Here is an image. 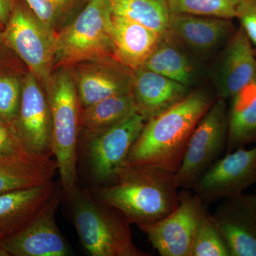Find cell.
I'll list each match as a JSON object with an SVG mask.
<instances>
[{
  "label": "cell",
  "instance_id": "ba28073f",
  "mask_svg": "<svg viewBox=\"0 0 256 256\" xmlns=\"http://www.w3.org/2000/svg\"><path fill=\"white\" fill-rule=\"evenodd\" d=\"M6 24L2 38L44 88L54 69L56 34L37 18L26 4V6L14 4Z\"/></svg>",
  "mask_w": 256,
  "mask_h": 256
},
{
  "label": "cell",
  "instance_id": "44dd1931",
  "mask_svg": "<svg viewBox=\"0 0 256 256\" xmlns=\"http://www.w3.org/2000/svg\"><path fill=\"white\" fill-rule=\"evenodd\" d=\"M229 100L225 154L256 144V78Z\"/></svg>",
  "mask_w": 256,
  "mask_h": 256
},
{
  "label": "cell",
  "instance_id": "52a82bcc",
  "mask_svg": "<svg viewBox=\"0 0 256 256\" xmlns=\"http://www.w3.org/2000/svg\"><path fill=\"white\" fill-rule=\"evenodd\" d=\"M228 104L217 98L192 133L176 172L178 188L192 190L223 156L228 142Z\"/></svg>",
  "mask_w": 256,
  "mask_h": 256
},
{
  "label": "cell",
  "instance_id": "cb8c5ba5",
  "mask_svg": "<svg viewBox=\"0 0 256 256\" xmlns=\"http://www.w3.org/2000/svg\"><path fill=\"white\" fill-rule=\"evenodd\" d=\"M112 14L134 22L162 34L169 30L166 0H108Z\"/></svg>",
  "mask_w": 256,
  "mask_h": 256
},
{
  "label": "cell",
  "instance_id": "1f68e13d",
  "mask_svg": "<svg viewBox=\"0 0 256 256\" xmlns=\"http://www.w3.org/2000/svg\"><path fill=\"white\" fill-rule=\"evenodd\" d=\"M0 256H10L9 254L2 246L1 242H0Z\"/></svg>",
  "mask_w": 256,
  "mask_h": 256
},
{
  "label": "cell",
  "instance_id": "30bf717a",
  "mask_svg": "<svg viewBox=\"0 0 256 256\" xmlns=\"http://www.w3.org/2000/svg\"><path fill=\"white\" fill-rule=\"evenodd\" d=\"M12 126L30 154L52 158V121L50 106L44 89L30 72L22 84L20 109Z\"/></svg>",
  "mask_w": 256,
  "mask_h": 256
},
{
  "label": "cell",
  "instance_id": "d6986e66",
  "mask_svg": "<svg viewBox=\"0 0 256 256\" xmlns=\"http://www.w3.org/2000/svg\"><path fill=\"white\" fill-rule=\"evenodd\" d=\"M56 184L0 194V242L31 222L53 195Z\"/></svg>",
  "mask_w": 256,
  "mask_h": 256
},
{
  "label": "cell",
  "instance_id": "d4e9b609",
  "mask_svg": "<svg viewBox=\"0 0 256 256\" xmlns=\"http://www.w3.org/2000/svg\"><path fill=\"white\" fill-rule=\"evenodd\" d=\"M89 0H24L37 18L55 34L70 23Z\"/></svg>",
  "mask_w": 256,
  "mask_h": 256
},
{
  "label": "cell",
  "instance_id": "ac0fdd59",
  "mask_svg": "<svg viewBox=\"0 0 256 256\" xmlns=\"http://www.w3.org/2000/svg\"><path fill=\"white\" fill-rule=\"evenodd\" d=\"M142 67L192 90L205 75L201 62L170 30L161 35L156 48Z\"/></svg>",
  "mask_w": 256,
  "mask_h": 256
},
{
  "label": "cell",
  "instance_id": "484cf974",
  "mask_svg": "<svg viewBox=\"0 0 256 256\" xmlns=\"http://www.w3.org/2000/svg\"><path fill=\"white\" fill-rule=\"evenodd\" d=\"M240 0H166L170 14L233 20Z\"/></svg>",
  "mask_w": 256,
  "mask_h": 256
},
{
  "label": "cell",
  "instance_id": "2e32d148",
  "mask_svg": "<svg viewBox=\"0 0 256 256\" xmlns=\"http://www.w3.org/2000/svg\"><path fill=\"white\" fill-rule=\"evenodd\" d=\"M256 78L255 48L239 28L222 48L214 73L217 98L229 100Z\"/></svg>",
  "mask_w": 256,
  "mask_h": 256
},
{
  "label": "cell",
  "instance_id": "5bb4252c",
  "mask_svg": "<svg viewBox=\"0 0 256 256\" xmlns=\"http://www.w3.org/2000/svg\"><path fill=\"white\" fill-rule=\"evenodd\" d=\"M210 216L230 256H256V194L224 198Z\"/></svg>",
  "mask_w": 256,
  "mask_h": 256
},
{
  "label": "cell",
  "instance_id": "4fadbf2b",
  "mask_svg": "<svg viewBox=\"0 0 256 256\" xmlns=\"http://www.w3.org/2000/svg\"><path fill=\"white\" fill-rule=\"evenodd\" d=\"M68 69L82 108L111 96L130 92L134 70L116 58L82 62Z\"/></svg>",
  "mask_w": 256,
  "mask_h": 256
},
{
  "label": "cell",
  "instance_id": "836d02e7",
  "mask_svg": "<svg viewBox=\"0 0 256 256\" xmlns=\"http://www.w3.org/2000/svg\"><path fill=\"white\" fill-rule=\"evenodd\" d=\"M2 40L1 34H0V40Z\"/></svg>",
  "mask_w": 256,
  "mask_h": 256
},
{
  "label": "cell",
  "instance_id": "f1b7e54d",
  "mask_svg": "<svg viewBox=\"0 0 256 256\" xmlns=\"http://www.w3.org/2000/svg\"><path fill=\"white\" fill-rule=\"evenodd\" d=\"M34 158L42 156L30 154L18 139L12 126L0 118V160H24Z\"/></svg>",
  "mask_w": 256,
  "mask_h": 256
},
{
  "label": "cell",
  "instance_id": "83f0119b",
  "mask_svg": "<svg viewBox=\"0 0 256 256\" xmlns=\"http://www.w3.org/2000/svg\"><path fill=\"white\" fill-rule=\"evenodd\" d=\"M22 85L12 76L0 77V118L12 126L21 102Z\"/></svg>",
  "mask_w": 256,
  "mask_h": 256
},
{
  "label": "cell",
  "instance_id": "d6a6232c",
  "mask_svg": "<svg viewBox=\"0 0 256 256\" xmlns=\"http://www.w3.org/2000/svg\"><path fill=\"white\" fill-rule=\"evenodd\" d=\"M2 24H3L1 22H0V28H2Z\"/></svg>",
  "mask_w": 256,
  "mask_h": 256
},
{
  "label": "cell",
  "instance_id": "277c9868",
  "mask_svg": "<svg viewBox=\"0 0 256 256\" xmlns=\"http://www.w3.org/2000/svg\"><path fill=\"white\" fill-rule=\"evenodd\" d=\"M52 121V144L64 193L78 184V146L80 107L76 87L68 68H57L44 88Z\"/></svg>",
  "mask_w": 256,
  "mask_h": 256
},
{
  "label": "cell",
  "instance_id": "5b68a950",
  "mask_svg": "<svg viewBox=\"0 0 256 256\" xmlns=\"http://www.w3.org/2000/svg\"><path fill=\"white\" fill-rule=\"evenodd\" d=\"M111 21L108 0H89L76 16L56 34L54 69L116 58Z\"/></svg>",
  "mask_w": 256,
  "mask_h": 256
},
{
  "label": "cell",
  "instance_id": "7c38bea8",
  "mask_svg": "<svg viewBox=\"0 0 256 256\" xmlns=\"http://www.w3.org/2000/svg\"><path fill=\"white\" fill-rule=\"evenodd\" d=\"M256 183V144L225 154L192 190L207 204L242 194Z\"/></svg>",
  "mask_w": 256,
  "mask_h": 256
},
{
  "label": "cell",
  "instance_id": "9a60e30c",
  "mask_svg": "<svg viewBox=\"0 0 256 256\" xmlns=\"http://www.w3.org/2000/svg\"><path fill=\"white\" fill-rule=\"evenodd\" d=\"M169 30L202 62L222 50L237 28L232 20L170 14Z\"/></svg>",
  "mask_w": 256,
  "mask_h": 256
},
{
  "label": "cell",
  "instance_id": "e575fe53",
  "mask_svg": "<svg viewBox=\"0 0 256 256\" xmlns=\"http://www.w3.org/2000/svg\"><path fill=\"white\" fill-rule=\"evenodd\" d=\"M255 50H256V48H255Z\"/></svg>",
  "mask_w": 256,
  "mask_h": 256
},
{
  "label": "cell",
  "instance_id": "9c48e42d",
  "mask_svg": "<svg viewBox=\"0 0 256 256\" xmlns=\"http://www.w3.org/2000/svg\"><path fill=\"white\" fill-rule=\"evenodd\" d=\"M208 204L188 188L178 192V205L162 220L140 226L152 246L162 256H191L195 233Z\"/></svg>",
  "mask_w": 256,
  "mask_h": 256
},
{
  "label": "cell",
  "instance_id": "7402d4cb",
  "mask_svg": "<svg viewBox=\"0 0 256 256\" xmlns=\"http://www.w3.org/2000/svg\"><path fill=\"white\" fill-rule=\"evenodd\" d=\"M56 170V162L52 158L0 160V194L52 182Z\"/></svg>",
  "mask_w": 256,
  "mask_h": 256
},
{
  "label": "cell",
  "instance_id": "4dcf8cb0",
  "mask_svg": "<svg viewBox=\"0 0 256 256\" xmlns=\"http://www.w3.org/2000/svg\"><path fill=\"white\" fill-rule=\"evenodd\" d=\"M14 0H0V22L6 24L14 6Z\"/></svg>",
  "mask_w": 256,
  "mask_h": 256
},
{
  "label": "cell",
  "instance_id": "8992f818",
  "mask_svg": "<svg viewBox=\"0 0 256 256\" xmlns=\"http://www.w3.org/2000/svg\"><path fill=\"white\" fill-rule=\"evenodd\" d=\"M144 124L142 116L134 112L104 132L90 136L79 134L78 149L80 148L92 188L114 181Z\"/></svg>",
  "mask_w": 256,
  "mask_h": 256
},
{
  "label": "cell",
  "instance_id": "8fae6325",
  "mask_svg": "<svg viewBox=\"0 0 256 256\" xmlns=\"http://www.w3.org/2000/svg\"><path fill=\"white\" fill-rule=\"evenodd\" d=\"M62 198L63 190L58 182L53 195L34 218L18 233L2 240V246L10 256L69 255L70 248L56 222Z\"/></svg>",
  "mask_w": 256,
  "mask_h": 256
},
{
  "label": "cell",
  "instance_id": "7a4b0ae2",
  "mask_svg": "<svg viewBox=\"0 0 256 256\" xmlns=\"http://www.w3.org/2000/svg\"><path fill=\"white\" fill-rule=\"evenodd\" d=\"M175 173L148 164H127L118 171L112 183L90 188L104 204L119 210L131 224L156 223L178 206Z\"/></svg>",
  "mask_w": 256,
  "mask_h": 256
},
{
  "label": "cell",
  "instance_id": "603a6c76",
  "mask_svg": "<svg viewBox=\"0 0 256 256\" xmlns=\"http://www.w3.org/2000/svg\"><path fill=\"white\" fill-rule=\"evenodd\" d=\"M136 112L130 92L111 96L82 108L80 134H98L117 126Z\"/></svg>",
  "mask_w": 256,
  "mask_h": 256
},
{
  "label": "cell",
  "instance_id": "4316f807",
  "mask_svg": "<svg viewBox=\"0 0 256 256\" xmlns=\"http://www.w3.org/2000/svg\"><path fill=\"white\" fill-rule=\"evenodd\" d=\"M191 256H230L228 246L208 212L196 229Z\"/></svg>",
  "mask_w": 256,
  "mask_h": 256
},
{
  "label": "cell",
  "instance_id": "e0dca14e",
  "mask_svg": "<svg viewBox=\"0 0 256 256\" xmlns=\"http://www.w3.org/2000/svg\"><path fill=\"white\" fill-rule=\"evenodd\" d=\"M192 90L180 82L141 67L134 70L130 94L136 112L146 122L172 107Z\"/></svg>",
  "mask_w": 256,
  "mask_h": 256
},
{
  "label": "cell",
  "instance_id": "3957f363",
  "mask_svg": "<svg viewBox=\"0 0 256 256\" xmlns=\"http://www.w3.org/2000/svg\"><path fill=\"white\" fill-rule=\"evenodd\" d=\"M63 195L82 245L92 256H149L133 242L131 223L119 210L104 204L77 185Z\"/></svg>",
  "mask_w": 256,
  "mask_h": 256
},
{
  "label": "cell",
  "instance_id": "ffe728a7",
  "mask_svg": "<svg viewBox=\"0 0 256 256\" xmlns=\"http://www.w3.org/2000/svg\"><path fill=\"white\" fill-rule=\"evenodd\" d=\"M111 33L116 60L133 70L143 66L162 35L143 25L112 14Z\"/></svg>",
  "mask_w": 256,
  "mask_h": 256
},
{
  "label": "cell",
  "instance_id": "6da1fadb",
  "mask_svg": "<svg viewBox=\"0 0 256 256\" xmlns=\"http://www.w3.org/2000/svg\"><path fill=\"white\" fill-rule=\"evenodd\" d=\"M216 99L205 88H194L146 121L124 164L152 165L176 173L195 128Z\"/></svg>",
  "mask_w": 256,
  "mask_h": 256
},
{
  "label": "cell",
  "instance_id": "f546056e",
  "mask_svg": "<svg viewBox=\"0 0 256 256\" xmlns=\"http://www.w3.org/2000/svg\"><path fill=\"white\" fill-rule=\"evenodd\" d=\"M236 18L256 48V0H240Z\"/></svg>",
  "mask_w": 256,
  "mask_h": 256
}]
</instances>
